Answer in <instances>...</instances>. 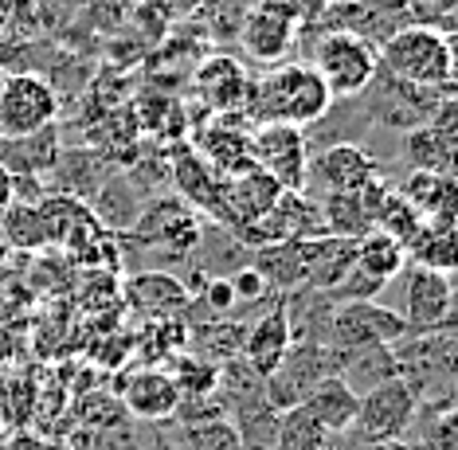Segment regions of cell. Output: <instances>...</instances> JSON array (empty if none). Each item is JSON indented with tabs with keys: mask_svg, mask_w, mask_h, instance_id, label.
<instances>
[{
	"mask_svg": "<svg viewBox=\"0 0 458 450\" xmlns=\"http://www.w3.org/2000/svg\"><path fill=\"white\" fill-rule=\"evenodd\" d=\"M333 110V94L310 63H278L251 90V118L255 122H283V125H321Z\"/></svg>",
	"mask_w": 458,
	"mask_h": 450,
	"instance_id": "6da1fadb",
	"label": "cell"
},
{
	"mask_svg": "<svg viewBox=\"0 0 458 450\" xmlns=\"http://www.w3.org/2000/svg\"><path fill=\"white\" fill-rule=\"evenodd\" d=\"M380 71L415 90L454 94V36L420 24H403L377 44Z\"/></svg>",
	"mask_w": 458,
	"mask_h": 450,
	"instance_id": "7a4b0ae2",
	"label": "cell"
},
{
	"mask_svg": "<svg viewBox=\"0 0 458 450\" xmlns=\"http://www.w3.org/2000/svg\"><path fill=\"white\" fill-rule=\"evenodd\" d=\"M310 67L321 75V82L329 87L333 102H352L360 98L364 90L372 87V79H377L380 71V51L372 44L369 36H360V31H326V36L314 44V63Z\"/></svg>",
	"mask_w": 458,
	"mask_h": 450,
	"instance_id": "3957f363",
	"label": "cell"
},
{
	"mask_svg": "<svg viewBox=\"0 0 458 450\" xmlns=\"http://www.w3.org/2000/svg\"><path fill=\"white\" fill-rule=\"evenodd\" d=\"M59 87L39 71H8L0 79V138H32L55 125Z\"/></svg>",
	"mask_w": 458,
	"mask_h": 450,
	"instance_id": "277c9868",
	"label": "cell"
},
{
	"mask_svg": "<svg viewBox=\"0 0 458 450\" xmlns=\"http://www.w3.org/2000/svg\"><path fill=\"white\" fill-rule=\"evenodd\" d=\"M415 412H420L415 392L400 376H392V380H384L360 395L357 420H352L349 435L357 438V443H403Z\"/></svg>",
	"mask_w": 458,
	"mask_h": 450,
	"instance_id": "5b68a950",
	"label": "cell"
},
{
	"mask_svg": "<svg viewBox=\"0 0 458 450\" xmlns=\"http://www.w3.org/2000/svg\"><path fill=\"white\" fill-rule=\"evenodd\" d=\"M251 161L263 169L283 192H306L310 165V133L283 122H255L251 130Z\"/></svg>",
	"mask_w": 458,
	"mask_h": 450,
	"instance_id": "8992f818",
	"label": "cell"
},
{
	"mask_svg": "<svg viewBox=\"0 0 458 450\" xmlns=\"http://www.w3.org/2000/svg\"><path fill=\"white\" fill-rule=\"evenodd\" d=\"M408 333H411L408 321L395 310L380 306V301H337L329 313L326 349L352 352V349H369V344H395Z\"/></svg>",
	"mask_w": 458,
	"mask_h": 450,
	"instance_id": "52a82bcc",
	"label": "cell"
},
{
	"mask_svg": "<svg viewBox=\"0 0 458 450\" xmlns=\"http://www.w3.org/2000/svg\"><path fill=\"white\" fill-rule=\"evenodd\" d=\"M326 376H337L333 349H326V344H290L283 364L263 380V400L275 412H286V407L306 400Z\"/></svg>",
	"mask_w": 458,
	"mask_h": 450,
	"instance_id": "ba28073f",
	"label": "cell"
},
{
	"mask_svg": "<svg viewBox=\"0 0 458 450\" xmlns=\"http://www.w3.org/2000/svg\"><path fill=\"white\" fill-rule=\"evenodd\" d=\"M372 181H380V161L360 141H329L318 153H310L306 188L326 192H360Z\"/></svg>",
	"mask_w": 458,
	"mask_h": 450,
	"instance_id": "9c48e42d",
	"label": "cell"
},
{
	"mask_svg": "<svg viewBox=\"0 0 458 450\" xmlns=\"http://www.w3.org/2000/svg\"><path fill=\"white\" fill-rule=\"evenodd\" d=\"M454 313V278L446 270L431 267H403V306L400 318L408 321L411 333L451 329Z\"/></svg>",
	"mask_w": 458,
	"mask_h": 450,
	"instance_id": "30bf717a",
	"label": "cell"
},
{
	"mask_svg": "<svg viewBox=\"0 0 458 450\" xmlns=\"http://www.w3.org/2000/svg\"><path fill=\"white\" fill-rule=\"evenodd\" d=\"M301 36V24L294 16L278 13L270 4H255L247 8L243 20H239V51H243L251 63H263V67H278L290 51H294Z\"/></svg>",
	"mask_w": 458,
	"mask_h": 450,
	"instance_id": "8fae6325",
	"label": "cell"
},
{
	"mask_svg": "<svg viewBox=\"0 0 458 450\" xmlns=\"http://www.w3.org/2000/svg\"><path fill=\"white\" fill-rule=\"evenodd\" d=\"M196 87H200L208 114H247L251 110V90L255 79L235 55H208L196 67Z\"/></svg>",
	"mask_w": 458,
	"mask_h": 450,
	"instance_id": "7c38bea8",
	"label": "cell"
},
{
	"mask_svg": "<svg viewBox=\"0 0 458 450\" xmlns=\"http://www.w3.org/2000/svg\"><path fill=\"white\" fill-rule=\"evenodd\" d=\"M403 161L411 169H431V173H451L454 161V98H446L431 114L427 125L403 133Z\"/></svg>",
	"mask_w": 458,
	"mask_h": 450,
	"instance_id": "4fadbf2b",
	"label": "cell"
},
{
	"mask_svg": "<svg viewBox=\"0 0 458 450\" xmlns=\"http://www.w3.org/2000/svg\"><path fill=\"white\" fill-rule=\"evenodd\" d=\"M290 344H294V341H290V318H286L283 298H278L275 306H270L263 318L255 321V326H247L239 357H243V364L259 376V380H267V376L283 364V357L290 352Z\"/></svg>",
	"mask_w": 458,
	"mask_h": 450,
	"instance_id": "5bb4252c",
	"label": "cell"
},
{
	"mask_svg": "<svg viewBox=\"0 0 458 450\" xmlns=\"http://www.w3.org/2000/svg\"><path fill=\"white\" fill-rule=\"evenodd\" d=\"M122 403H126V412L133 420H145V423H161V420H173L176 412H181V392H176L173 376L165 369H141L126 376V384H122Z\"/></svg>",
	"mask_w": 458,
	"mask_h": 450,
	"instance_id": "9a60e30c",
	"label": "cell"
},
{
	"mask_svg": "<svg viewBox=\"0 0 458 450\" xmlns=\"http://www.w3.org/2000/svg\"><path fill=\"white\" fill-rule=\"evenodd\" d=\"M352 267H357V239H345V235L306 239V286L301 290L333 294Z\"/></svg>",
	"mask_w": 458,
	"mask_h": 450,
	"instance_id": "2e32d148",
	"label": "cell"
},
{
	"mask_svg": "<svg viewBox=\"0 0 458 450\" xmlns=\"http://www.w3.org/2000/svg\"><path fill=\"white\" fill-rule=\"evenodd\" d=\"M357 403H360V395L349 388L341 376H326V380L318 384L314 392L301 400V407H306L310 415L318 420V427L326 435H341V431H349L352 420H357Z\"/></svg>",
	"mask_w": 458,
	"mask_h": 450,
	"instance_id": "e0dca14e",
	"label": "cell"
},
{
	"mask_svg": "<svg viewBox=\"0 0 458 450\" xmlns=\"http://www.w3.org/2000/svg\"><path fill=\"white\" fill-rule=\"evenodd\" d=\"M408 263L411 267H431V270H454V212L431 216L420 224V232L408 247Z\"/></svg>",
	"mask_w": 458,
	"mask_h": 450,
	"instance_id": "ac0fdd59",
	"label": "cell"
},
{
	"mask_svg": "<svg viewBox=\"0 0 458 450\" xmlns=\"http://www.w3.org/2000/svg\"><path fill=\"white\" fill-rule=\"evenodd\" d=\"M200 157L220 176H239V173L255 169V161H251V130H235V125H227V122L212 125V130L204 133Z\"/></svg>",
	"mask_w": 458,
	"mask_h": 450,
	"instance_id": "d6986e66",
	"label": "cell"
},
{
	"mask_svg": "<svg viewBox=\"0 0 458 450\" xmlns=\"http://www.w3.org/2000/svg\"><path fill=\"white\" fill-rule=\"evenodd\" d=\"M395 192L408 200L423 219L454 212V173H431V169H408L403 184Z\"/></svg>",
	"mask_w": 458,
	"mask_h": 450,
	"instance_id": "ffe728a7",
	"label": "cell"
},
{
	"mask_svg": "<svg viewBox=\"0 0 458 450\" xmlns=\"http://www.w3.org/2000/svg\"><path fill=\"white\" fill-rule=\"evenodd\" d=\"M403 267H408V250H403V243H395L392 235L372 227V232H364L357 239V270H364L369 278L392 286L403 275Z\"/></svg>",
	"mask_w": 458,
	"mask_h": 450,
	"instance_id": "44dd1931",
	"label": "cell"
},
{
	"mask_svg": "<svg viewBox=\"0 0 458 450\" xmlns=\"http://www.w3.org/2000/svg\"><path fill=\"white\" fill-rule=\"evenodd\" d=\"M130 301L145 306V313H153V318H165V313L181 310L184 301H189V290H184L173 275H157V270H145L141 278H133Z\"/></svg>",
	"mask_w": 458,
	"mask_h": 450,
	"instance_id": "7402d4cb",
	"label": "cell"
},
{
	"mask_svg": "<svg viewBox=\"0 0 458 450\" xmlns=\"http://www.w3.org/2000/svg\"><path fill=\"white\" fill-rule=\"evenodd\" d=\"M275 450H329V435L318 427V420L301 403L278 412L275 423Z\"/></svg>",
	"mask_w": 458,
	"mask_h": 450,
	"instance_id": "603a6c76",
	"label": "cell"
},
{
	"mask_svg": "<svg viewBox=\"0 0 458 450\" xmlns=\"http://www.w3.org/2000/svg\"><path fill=\"white\" fill-rule=\"evenodd\" d=\"M420 224H423V216L415 212V208L403 200L395 188H388V192H384V200H380V212H377V232L392 235L395 243L408 247L415 239V232H420Z\"/></svg>",
	"mask_w": 458,
	"mask_h": 450,
	"instance_id": "cb8c5ba5",
	"label": "cell"
},
{
	"mask_svg": "<svg viewBox=\"0 0 458 450\" xmlns=\"http://www.w3.org/2000/svg\"><path fill=\"white\" fill-rule=\"evenodd\" d=\"M169 376L176 392H181V400H208L220 388V364H208L200 357H181Z\"/></svg>",
	"mask_w": 458,
	"mask_h": 450,
	"instance_id": "d4e9b609",
	"label": "cell"
},
{
	"mask_svg": "<svg viewBox=\"0 0 458 450\" xmlns=\"http://www.w3.org/2000/svg\"><path fill=\"white\" fill-rule=\"evenodd\" d=\"M232 290H235V301H263V298L270 294L267 278L259 275L251 263L239 267V275H232Z\"/></svg>",
	"mask_w": 458,
	"mask_h": 450,
	"instance_id": "484cf974",
	"label": "cell"
},
{
	"mask_svg": "<svg viewBox=\"0 0 458 450\" xmlns=\"http://www.w3.org/2000/svg\"><path fill=\"white\" fill-rule=\"evenodd\" d=\"M196 301H208V310L212 313H227L235 306V290H232V278H208L204 282V290H200V298Z\"/></svg>",
	"mask_w": 458,
	"mask_h": 450,
	"instance_id": "4316f807",
	"label": "cell"
},
{
	"mask_svg": "<svg viewBox=\"0 0 458 450\" xmlns=\"http://www.w3.org/2000/svg\"><path fill=\"white\" fill-rule=\"evenodd\" d=\"M39 438L36 431H24V427H16V431H8L4 438H0V450H39Z\"/></svg>",
	"mask_w": 458,
	"mask_h": 450,
	"instance_id": "83f0119b",
	"label": "cell"
},
{
	"mask_svg": "<svg viewBox=\"0 0 458 450\" xmlns=\"http://www.w3.org/2000/svg\"><path fill=\"white\" fill-rule=\"evenodd\" d=\"M13 200H16V196H13V173L0 165V212H4V208L13 204Z\"/></svg>",
	"mask_w": 458,
	"mask_h": 450,
	"instance_id": "f1b7e54d",
	"label": "cell"
},
{
	"mask_svg": "<svg viewBox=\"0 0 458 450\" xmlns=\"http://www.w3.org/2000/svg\"><path fill=\"white\" fill-rule=\"evenodd\" d=\"M39 450H75L67 443V438H44V443H39Z\"/></svg>",
	"mask_w": 458,
	"mask_h": 450,
	"instance_id": "f546056e",
	"label": "cell"
},
{
	"mask_svg": "<svg viewBox=\"0 0 458 450\" xmlns=\"http://www.w3.org/2000/svg\"><path fill=\"white\" fill-rule=\"evenodd\" d=\"M13 259V243H8V235H4V227H0V267Z\"/></svg>",
	"mask_w": 458,
	"mask_h": 450,
	"instance_id": "4dcf8cb0",
	"label": "cell"
}]
</instances>
